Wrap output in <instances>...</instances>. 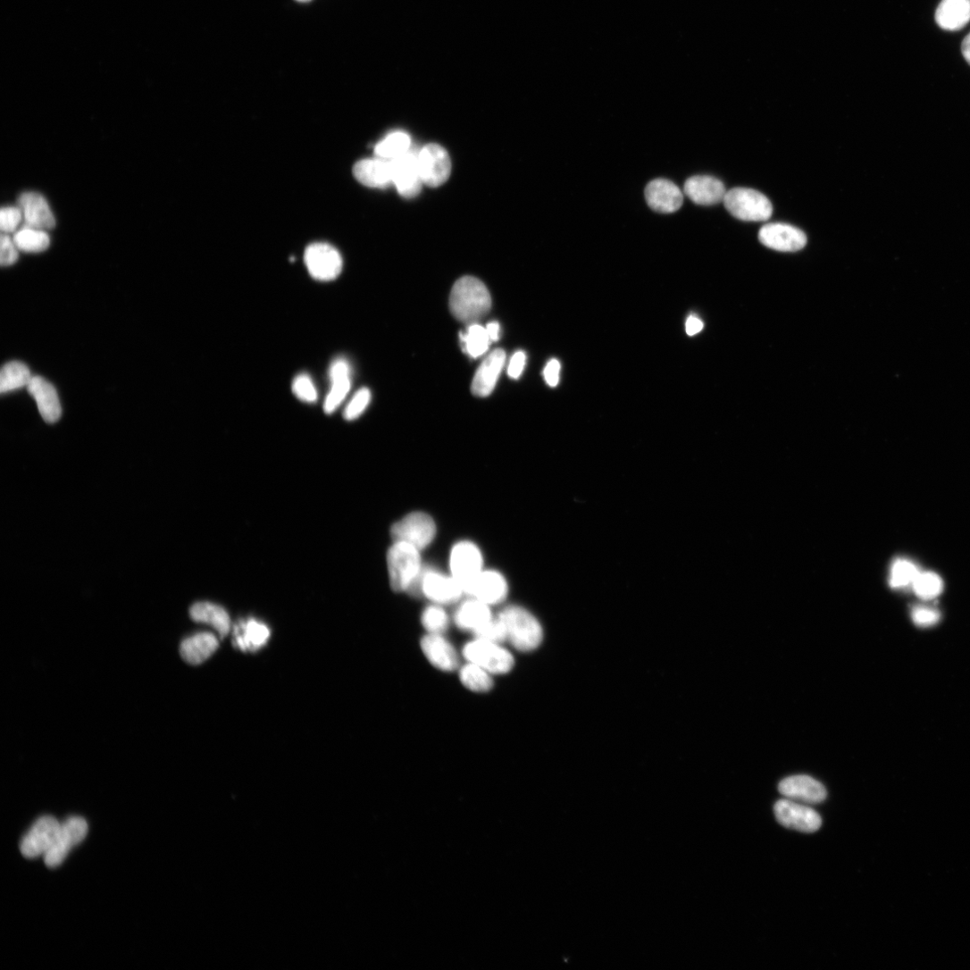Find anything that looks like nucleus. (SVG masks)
<instances>
[{"instance_id":"nucleus-1","label":"nucleus","mask_w":970,"mask_h":970,"mask_svg":"<svg viewBox=\"0 0 970 970\" xmlns=\"http://www.w3.org/2000/svg\"><path fill=\"white\" fill-rule=\"evenodd\" d=\"M491 306L490 292L480 280L465 276L453 286L449 307L457 320L472 325L487 315Z\"/></svg>"},{"instance_id":"nucleus-2","label":"nucleus","mask_w":970,"mask_h":970,"mask_svg":"<svg viewBox=\"0 0 970 970\" xmlns=\"http://www.w3.org/2000/svg\"><path fill=\"white\" fill-rule=\"evenodd\" d=\"M421 550L402 541H394L387 556L389 582L396 592L417 594L423 572Z\"/></svg>"},{"instance_id":"nucleus-3","label":"nucleus","mask_w":970,"mask_h":970,"mask_svg":"<svg viewBox=\"0 0 970 970\" xmlns=\"http://www.w3.org/2000/svg\"><path fill=\"white\" fill-rule=\"evenodd\" d=\"M498 615L505 624L507 640L515 649L528 653L539 648L544 631L530 611L520 606H509Z\"/></svg>"},{"instance_id":"nucleus-4","label":"nucleus","mask_w":970,"mask_h":970,"mask_svg":"<svg viewBox=\"0 0 970 970\" xmlns=\"http://www.w3.org/2000/svg\"><path fill=\"white\" fill-rule=\"evenodd\" d=\"M462 654L467 663L476 665L492 675L507 674L515 665L514 657L502 643L479 638L467 642Z\"/></svg>"},{"instance_id":"nucleus-5","label":"nucleus","mask_w":970,"mask_h":970,"mask_svg":"<svg viewBox=\"0 0 970 970\" xmlns=\"http://www.w3.org/2000/svg\"><path fill=\"white\" fill-rule=\"evenodd\" d=\"M723 203L733 217L743 222H766L773 214L768 198L753 189H732L726 193Z\"/></svg>"},{"instance_id":"nucleus-6","label":"nucleus","mask_w":970,"mask_h":970,"mask_svg":"<svg viewBox=\"0 0 970 970\" xmlns=\"http://www.w3.org/2000/svg\"><path fill=\"white\" fill-rule=\"evenodd\" d=\"M390 535L394 541L408 543L422 551L434 541L437 525L431 515L414 512L393 524Z\"/></svg>"},{"instance_id":"nucleus-7","label":"nucleus","mask_w":970,"mask_h":970,"mask_svg":"<svg viewBox=\"0 0 970 970\" xmlns=\"http://www.w3.org/2000/svg\"><path fill=\"white\" fill-rule=\"evenodd\" d=\"M773 811L782 826L802 833H815L823 824L821 816L814 808L789 799L778 800Z\"/></svg>"},{"instance_id":"nucleus-8","label":"nucleus","mask_w":970,"mask_h":970,"mask_svg":"<svg viewBox=\"0 0 970 970\" xmlns=\"http://www.w3.org/2000/svg\"><path fill=\"white\" fill-rule=\"evenodd\" d=\"M88 832V823L81 817H71L61 824L54 844L45 855L46 866L51 869L60 866L71 849L85 840Z\"/></svg>"},{"instance_id":"nucleus-9","label":"nucleus","mask_w":970,"mask_h":970,"mask_svg":"<svg viewBox=\"0 0 970 970\" xmlns=\"http://www.w3.org/2000/svg\"><path fill=\"white\" fill-rule=\"evenodd\" d=\"M305 263L310 275L317 280H336L343 270V258L332 246L323 243L310 245L305 251Z\"/></svg>"},{"instance_id":"nucleus-10","label":"nucleus","mask_w":970,"mask_h":970,"mask_svg":"<svg viewBox=\"0 0 970 970\" xmlns=\"http://www.w3.org/2000/svg\"><path fill=\"white\" fill-rule=\"evenodd\" d=\"M418 593L440 606L457 602L464 595L461 585L451 574L446 575L433 569H423L417 587Z\"/></svg>"},{"instance_id":"nucleus-11","label":"nucleus","mask_w":970,"mask_h":970,"mask_svg":"<svg viewBox=\"0 0 970 970\" xmlns=\"http://www.w3.org/2000/svg\"><path fill=\"white\" fill-rule=\"evenodd\" d=\"M418 167L423 185L438 188L450 176L449 155L440 145L428 144L418 151Z\"/></svg>"},{"instance_id":"nucleus-12","label":"nucleus","mask_w":970,"mask_h":970,"mask_svg":"<svg viewBox=\"0 0 970 970\" xmlns=\"http://www.w3.org/2000/svg\"><path fill=\"white\" fill-rule=\"evenodd\" d=\"M449 568L450 574L464 589L483 570V556L481 549L468 540L457 542L450 551Z\"/></svg>"},{"instance_id":"nucleus-13","label":"nucleus","mask_w":970,"mask_h":970,"mask_svg":"<svg viewBox=\"0 0 970 970\" xmlns=\"http://www.w3.org/2000/svg\"><path fill=\"white\" fill-rule=\"evenodd\" d=\"M464 594L489 606L505 601L509 585L504 574L496 570H482L463 589Z\"/></svg>"},{"instance_id":"nucleus-14","label":"nucleus","mask_w":970,"mask_h":970,"mask_svg":"<svg viewBox=\"0 0 970 970\" xmlns=\"http://www.w3.org/2000/svg\"><path fill=\"white\" fill-rule=\"evenodd\" d=\"M393 185L404 198L417 197L423 186L419 167L418 152L413 148L390 161Z\"/></svg>"},{"instance_id":"nucleus-15","label":"nucleus","mask_w":970,"mask_h":970,"mask_svg":"<svg viewBox=\"0 0 970 970\" xmlns=\"http://www.w3.org/2000/svg\"><path fill=\"white\" fill-rule=\"evenodd\" d=\"M61 824L52 816L39 818L21 844V854L29 859L44 856L54 844Z\"/></svg>"},{"instance_id":"nucleus-16","label":"nucleus","mask_w":970,"mask_h":970,"mask_svg":"<svg viewBox=\"0 0 970 970\" xmlns=\"http://www.w3.org/2000/svg\"><path fill=\"white\" fill-rule=\"evenodd\" d=\"M758 238L762 245L779 252H797L807 244V237L802 230L783 223L765 225Z\"/></svg>"},{"instance_id":"nucleus-17","label":"nucleus","mask_w":970,"mask_h":970,"mask_svg":"<svg viewBox=\"0 0 970 970\" xmlns=\"http://www.w3.org/2000/svg\"><path fill=\"white\" fill-rule=\"evenodd\" d=\"M779 792L786 799L805 804H819L827 798L824 785L807 775H793L781 781Z\"/></svg>"},{"instance_id":"nucleus-18","label":"nucleus","mask_w":970,"mask_h":970,"mask_svg":"<svg viewBox=\"0 0 970 970\" xmlns=\"http://www.w3.org/2000/svg\"><path fill=\"white\" fill-rule=\"evenodd\" d=\"M645 199L655 212L670 214L682 207L684 197L681 188L673 182L659 179L646 187Z\"/></svg>"},{"instance_id":"nucleus-19","label":"nucleus","mask_w":970,"mask_h":970,"mask_svg":"<svg viewBox=\"0 0 970 970\" xmlns=\"http://www.w3.org/2000/svg\"><path fill=\"white\" fill-rule=\"evenodd\" d=\"M421 648L427 660L438 670L451 673L458 668L457 653L442 634H426L421 640Z\"/></svg>"},{"instance_id":"nucleus-20","label":"nucleus","mask_w":970,"mask_h":970,"mask_svg":"<svg viewBox=\"0 0 970 970\" xmlns=\"http://www.w3.org/2000/svg\"><path fill=\"white\" fill-rule=\"evenodd\" d=\"M506 362L502 349L494 351L477 370L472 382V393L480 397H489L494 391Z\"/></svg>"},{"instance_id":"nucleus-21","label":"nucleus","mask_w":970,"mask_h":970,"mask_svg":"<svg viewBox=\"0 0 970 970\" xmlns=\"http://www.w3.org/2000/svg\"><path fill=\"white\" fill-rule=\"evenodd\" d=\"M36 400L39 413L48 423L57 422L63 414L62 405L55 388L42 377H33L27 387Z\"/></svg>"},{"instance_id":"nucleus-22","label":"nucleus","mask_w":970,"mask_h":970,"mask_svg":"<svg viewBox=\"0 0 970 970\" xmlns=\"http://www.w3.org/2000/svg\"><path fill=\"white\" fill-rule=\"evenodd\" d=\"M686 196L696 205H715L723 202L726 196L724 184L710 176H696L689 179L684 187Z\"/></svg>"},{"instance_id":"nucleus-23","label":"nucleus","mask_w":970,"mask_h":970,"mask_svg":"<svg viewBox=\"0 0 970 970\" xmlns=\"http://www.w3.org/2000/svg\"><path fill=\"white\" fill-rule=\"evenodd\" d=\"M26 225L42 230H52L56 222L46 199L38 193L29 192L21 195L19 200Z\"/></svg>"},{"instance_id":"nucleus-24","label":"nucleus","mask_w":970,"mask_h":970,"mask_svg":"<svg viewBox=\"0 0 970 970\" xmlns=\"http://www.w3.org/2000/svg\"><path fill=\"white\" fill-rule=\"evenodd\" d=\"M330 376L332 385L323 406L328 414L336 412L351 390L352 372L349 363L344 358L337 359L330 367Z\"/></svg>"},{"instance_id":"nucleus-25","label":"nucleus","mask_w":970,"mask_h":970,"mask_svg":"<svg viewBox=\"0 0 970 970\" xmlns=\"http://www.w3.org/2000/svg\"><path fill=\"white\" fill-rule=\"evenodd\" d=\"M354 175L361 184L372 188H386L393 184L390 161L377 156L359 161Z\"/></svg>"},{"instance_id":"nucleus-26","label":"nucleus","mask_w":970,"mask_h":970,"mask_svg":"<svg viewBox=\"0 0 970 970\" xmlns=\"http://www.w3.org/2000/svg\"><path fill=\"white\" fill-rule=\"evenodd\" d=\"M270 636L269 627L255 619L242 621L234 628V644L245 653H254L263 648Z\"/></svg>"},{"instance_id":"nucleus-27","label":"nucleus","mask_w":970,"mask_h":970,"mask_svg":"<svg viewBox=\"0 0 970 970\" xmlns=\"http://www.w3.org/2000/svg\"><path fill=\"white\" fill-rule=\"evenodd\" d=\"M493 618L491 606L472 598L463 602L454 614L456 625L463 631L472 633Z\"/></svg>"},{"instance_id":"nucleus-28","label":"nucleus","mask_w":970,"mask_h":970,"mask_svg":"<svg viewBox=\"0 0 970 970\" xmlns=\"http://www.w3.org/2000/svg\"><path fill=\"white\" fill-rule=\"evenodd\" d=\"M218 638L210 632H200L182 641L180 655L191 665L207 661L219 648Z\"/></svg>"},{"instance_id":"nucleus-29","label":"nucleus","mask_w":970,"mask_h":970,"mask_svg":"<svg viewBox=\"0 0 970 970\" xmlns=\"http://www.w3.org/2000/svg\"><path fill=\"white\" fill-rule=\"evenodd\" d=\"M935 21L938 26L948 31H957L970 21V0H941Z\"/></svg>"},{"instance_id":"nucleus-30","label":"nucleus","mask_w":970,"mask_h":970,"mask_svg":"<svg viewBox=\"0 0 970 970\" xmlns=\"http://www.w3.org/2000/svg\"><path fill=\"white\" fill-rule=\"evenodd\" d=\"M192 619L213 627L221 638L226 637L231 628L230 617L221 606L210 602L196 603L190 609Z\"/></svg>"},{"instance_id":"nucleus-31","label":"nucleus","mask_w":970,"mask_h":970,"mask_svg":"<svg viewBox=\"0 0 970 970\" xmlns=\"http://www.w3.org/2000/svg\"><path fill=\"white\" fill-rule=\"evenodd\" d=\"M460 340L463 350L473 359L487 353L492 343L487 329L477 323L469 325L465 333L460 335Z\"/></svg>"},{"instance_id":"nucleus-32","label":"nucleus","mask_w":970,"mask_h":970,"mask_svg":"<svg viewBox=\"0 0 970 970\" xmlns=\"http://www.w3.org/2000/svg\"><path fill=\"white\" fill-rule=\"evenodd\" d=\"M32 378L26 364L21 362L9 363L0 374V392L5 394L28 387Z\"/></svg>"},{"instance_id":"nucleus-33","label":"nucleus","mask_w":970,"mask_h":970,"mask_svg":"<svg viewBox=\"0 0 970 970\" xmlns=\"http://www.w3.org/2000/svg\"><path fill=\"white\" fill-rule=\"evenodd\" d=\"M493 675L476 665L467 663L460 668L461 683L469 690L476 693H487L494 687Z\"/></svg>"},{"instance_id":"nucleus-34","label":"nucleus","mask_w":970,"mask_h":970,"mask_svg":"<svg viewBox=\"0 0 970 970\" xmlns=\"http://www.w3.org/2000/svg\"><path fill=\"white\" fill-rule=\"evenodd\" d=\"M411 149L410 136L404 131H394L377 144L375 155L379 158L392 161Z\"/></svg>"},{"instance_id":"nucleus-35","label":"nucleus","mask_w":970,"mask_h":970,"mask_svg":"<svg viewBox=\"0 0 970 970\" xmlns=\"http://www.w3.org/2000/svg\"><path fill=\"white\" fill-rule=\"evenodd\" d=\"M13 240L18 248L27 253H40L50 247V237L42 230L25 226L18 231Z\"/></svg>"},{"instance_id":"nucleus-36","label":"nucleus","mask_w":970,"mask_h":970,"mask_svg":"<svg viewBox=\"0 0 970 970\" xmlns=\"http://www.w3.org/2000/svg\"><path fill=\"white\" fill-rule=\"evenodd\" d=\"M912 588L916 595L924 599L931 600L941 595L943 590L941 578L932 572H919L915 579Z\"/></svg>"},{"instance_id":"nucleus-37","label":"nucleus","mask_w":970,"mask_h":970,"mask_svg":"<svg viewBox=\"0 0 970 970\" xmlns=\"http://www.w3.org/2000/svg\"><path fill=\"white\" fill-rule=\"evenodd\" d=\"M918 573L919 571L915 564L906 559H897L891 568L890 585L896 590L912 586Z\"/></svg>"},{"instance_id":"nucleus-38","label":"nucleus","mask_w":970,"mask_h":970,"mask_svg":"<svg viewBox=\"0 0 970 970\" xmlns=\"http://www.w3.org/2000/svg\"><path fill=\"white\" fill-rule=\"evenodd\" d=\"M421 621L428 633L443 634L449 626V616L442 606L431 604L426 606Z\"/></svg>"},{"instance_id":"nucleus-39","label":"nucleus","mask_w":970,"mask_h":970,"mask_svg":"<svg viewBox=\"0 0 970 970\" xmlns=\"http://www.w3.org/2000/svg\"><path fill=\"white\" fill-rule=\"evenodd\" d=\"M473 634L475 638L498 643L507 640L506 627L499 615L494 617Z\"/></svg>"},{"instance_id":"nucleus-40","label":"nucleus","mask_w":970,"mask_h":970,"mask_svg":"<svg viewBox=\"0 0 970 970\" xmlns=\"http://www.w3.org/2000/svg\"><path fill=\"white\" fill-rule=\"evenodd\" d=\"M372 400V393L369 389L359 390L346 408L344 416L347 421L359 418L367 409Z\"/></svg>"},{"instance_id":"nucleus-41","label":"nucleus","mask_w":970,"mask_h":970,"mask_svg":"<svg viewBox=\"0 0 970 970\" xmlns=\"http://www.w3.org/2000/svg\"><path fill=\"white\" fill-rule=\"evenodd\" d=\"M292 391L303 402L314 403L317 400L316 389L308 375H298L293 381Z\"/></svg>"},{"instance_id":"nucleus-42","label":"nucleus","mask_w":970,"mask_h":970,"mask_svg":"<svg viewBox=\"0 0 970 970\" xmlns=\"http://www.w3.org/2000/svg\"><path fill=\"white\" fill-rule=\"evenodd\" d=\"M23 217L21 208L4 207L0 213V228L5 234L13 233L18 229Z\"/></svg>"},{"instance_id":"nucleus-43","label":"nucleus","mask_w":970,"mask_h":970,"mask_svg":"<svg viewBox=\"0 0 970 970\" xmlns=\"http://www.w3.org/2000/svg\"><path fill=\"white\" fill-rule=\"evenodd\" d=\"M0 247H2V254H0V263L4 267L12 266L17 263L19 259V248L16 246L13 239H12L8 234L4 233L2 235V240H0Z\"/></svg>"},{"instance_id":"nucleus-44","label":"nucleus","mask_w":970,"mask_h":970,"mask_svg":"<svg viewBox=\"0 0 970 970\" xmlns=\"http://www.w3.org/2000/svg\"><path fill=\"white\" fill-rule=\"evenodd\" d=\"M913 622L918 626H931L936 624L941 619V614L931 607L916 606L911 612Z\"/></svg>"},{"instance_id":"nucleus-45","label":"nucleus","mask_w":970,"mask_h":970,"mask_svg":"<svg viewBox=\"0 0 970 970\" xmlns=\"http://www.w3.org/2000/svg\"><path fill=\"white\" fill-rule=\"evenodd\" d=\"M527 356L524 352L519 351L514 355L508 367V375L514 380H518L526 366Z\"/></svg>"},{"instance_id":"nucleus-46","label":"nucleus","mask_w":970,"mask_h":970,"mask_svg":"<svg viewBox=\"0 0 970 970\" xmlns=\"http://www.w3.org/2000/svg\"><path fill=\"white\" fill-rule=\"evenodd\" d=\"M560 363L553 359L546 366L544 371V377L548 385L551 388H556L559 383L560 379Z\"/></svg>"},{"instance_id":"nucleus-47","label":"nucleus","mask_w":970,"mask_h":970,"mask_svg":"<svg viewBox=\"0 0 970 970\" xmlns=\"http://www.w3.org/2000/svg\"><path fill=\"white\" fill-rule=\"evenodd\" d=\"M704 329V322L697 316L691 315L688 318L686 323V331L690 337H694L700 333Z\"/></svg>"},{"instance_id":"nucleus-48","label":"nucleus","mask_w":970,"mask_h":970,"mask_svg":"<svg viewBox=\"0 0 970 970\" xmlns=\"http://www.w3.org/2000/svg\"><path fill=\"white\" fill-rule=\"evenodd\" d=\"M485 329H487L492 342H498L500 339L501 327L498 322L494 321L489 322Z\"/></svg>"},{"instance_id":"nucleus-49","label":"nucleus","mask_w":970,"mask_h":970,"mask_svg":"<svg viewBox=\"0 0 970 970\" xmlns=\"http://www.w3.org/2000/svg\"><path fill=\"white\" fill-rule=\"evenodd\" d=\"M961 51L964 58L970 65V34L964 39Z\"/></svg>"},{"instance_id":"nucleus-50","label":"nucleus","mask_w":970,"mask_h":970,"mask_svg":"<svg viewBox=\"0 0 970 970\" xmlns=\"http://www.w3.org/2000/svg\"><path fill=\"white\" fill-rule=\"evenodd\" d=\"M297 2H299V3H308V2H310V0H297Z\"/></svg>"}]
</instances>
